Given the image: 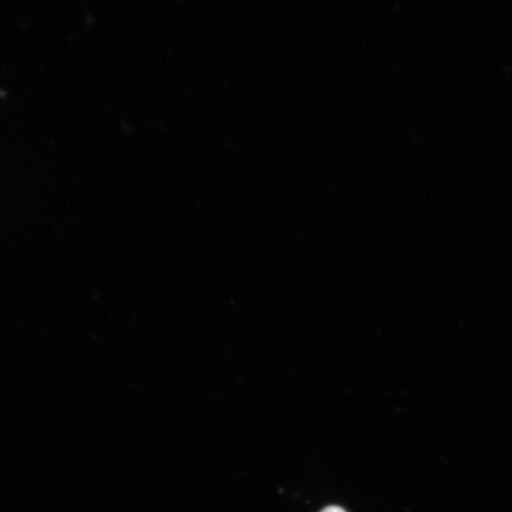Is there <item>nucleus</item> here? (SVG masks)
<instances>
[{
  "mask_svg": "<svg viewBox=\"0 0 512 512\" xmlns=\"http://www.w3.org/2000/svg\"><path fill=\"white\" fill-rule=\"evenodd\" d=\"M322 512H346L345 510H342L340 507H328L325 508Z\"/></svg>",
  "mask_w": 512,
  "mask_h": 512,
  "instance_id": "1",
  "label": "nucleus"
}]
</instances>
